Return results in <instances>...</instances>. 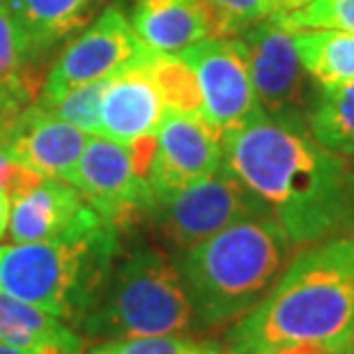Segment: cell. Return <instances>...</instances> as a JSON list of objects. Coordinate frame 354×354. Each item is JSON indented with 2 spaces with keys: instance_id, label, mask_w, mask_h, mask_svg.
<instances>
[{
  "instance_id": "6",
  "label": "cell",
  "mask_w": 354,
  "mask_h": 354,
  "mask_svg": "<svg viewBox=\"0 0 354 354\" xmlns=\"http://www.w3.org/2000/svg\"><path fill=\"white\" fill-rule=\"evenodd\" d=\"M260 214H269V209L230 173L218 168L205 180L157 198L147 218L171 249L184 253L239 218Z\"/></svg>"
},
{
  "instance_id": "14",
  "label": "cell",
  "mask_w": 354,
  "mask_h": 354,
  "mask_svg": "<svg viewBox=\"0 0 354 354\" xmlns=\"http://www.w3.org/2000/svg\"><path fill=\"white\" fill-rule=\"evenodd\" d=\"M145 58L111 76L102 92V104H99L102 136L124 145L154 136L166 115L164 99L147 72Z\"/></svg>"
},
{
  "instance_id": "8",
  "label": "cell",
  "mask_w": 354,
  "mask_h": 354,
  "mask_svg": "<svg viewBox=\"0 0 354 354\" xmlns=\"http://www.w3.org/2000/svg\"><path fill=\"white\" fill-rule=\"evenodd\" d=\"M62 182L72 184L92 209L118 230L145 221L154 203L150 184L133 168L129 145L90 136Z\"/></svg>"
},
{
  "instance_id": "27",
  "label": "cell",
  "mask_w": 354,
  "mask_h": 354,
  "mask_svg": "<svg viewBox=\"0 0 354 354\" xmlns=\"http://www.w3.org/2000/svg\"><path fill=\"white\" fill-rule=\"evenodd\" d=\"M354 232V166L350 171V225H348V235Z\"/></svg>"
},
{
  "instance_id": "21",
  "label": "cell",
  "mask_w": 354,
  "mask_h": 354,
  "mask_svg": "<svg viewBox=\"0 0 354 354\" xmlns=\"http://www.w3.org/2000/svg\"><path fill=\"white\" fill-rule=\"evenodd\" d=\"M286 30H338L354 35V0H313L286 17L272 19Z\"/></svg>"
},
{
  "instance_id": "16",
  "label": "cell",
  "mask_w": 354,
  "mask_h": 354,
  "mask_svg": "<svg viewBox=\"0 0 354 354\" xmlns=\"http://www.w3.org/2000/svg\"><path fill=\"white\" fill-rule=\"evenodd\" d=\"M0 343L28 354H83L86 338L60 317L0 290Z\"/></svg>"
},
{
  "instance_id": "20",
  "label": "cell",
  "mask_w": 354,
  "mask_h": 354,
  "mask_svg": "<svg viewBox=\"0 0 354 354\" xmlns=\"http://www.w3.org/2000/svg\"><path fill=\"white\" fill-rule=\"evenodd\" d=\"M145 67L152 81L157 83L164 99L166 113H184V115H203L201 92L196 76L180 55L147 53Z\"/></svg>"
},
{
  "instance_id": "29",
  "label": "cell",
  "mask_w": 354,
  "mask_h": 354,
  "mask_svg": "<svg viewBox=\"0 0 354 354\" xmlns=\"http://www.w3.org/2000/svg\"><path fill=\"white\" fill-rule=\"evenodd\" d=\"M218 354H239V352L230 350V348H221V350H218Z\"/></svg>"
},
{
  "instance_id": "3",
  "label": "cell",
  "mask_w": 354,
  "mask_h": 354,
  "mask_svg": "<svg viewBox=\"0 0 354 354\" xmlns=\"http://www.w3.org/2000/svg\"><path fill=\"white\" fill-rule=\"evenodd\" d=\"M295 244L274 216H246L180 253L177 269L196 329H221L244 317L272 290Z\"/></svg>"
},
{
  "instance_id": "24",
  "label": "cell",
  "mask_w": 354,
  "mask_h": 354,
  "mask_svg": "<svg viewBox=\"0 0 354 354\" xmlns=\"http://www.w3.org/2000/svg\"><path fill=\"white\" fill-rule=\"evenodd\" d=\"M203 3L214 19L216 37L239 35L272 14V0H203Z\"/></svg>"
},
{
  "instance_id": "10",
  "label": "cell",
  "mask_w": 354,
  "mask_h": 354,
  "mask_svg": "<svg viewBox=\"0 0 354 354\" xmlns=\"http://www.w3.org/2000/svg\"><path fill=\"white\" fill-rule=\"evenodd\" d=\"M223 161V133L203 115L166 113L147 173L152 198H164L214 175Z\"/></svg>"
},
{
  "instance_id": "17",
  "label": "cell",
  "mask_w": 354,
  "mask_h": 354,
  "mask_svg": "<svg viewBox=\"0 0 354 354\" xmlns=\"http://www.w3.org/2000/svg\"><path fill=\"white\" fill-rule=\"evenodd\" d=\"M14 21L26 58L44 55L76 30L86 28L99 0H3Z\"/></svg>"
},
{
  "instance_id": "13",
  "label": "cell",
  "mask_w": 354,
  "mask_h": 354,
  "mask_svg": "<svg viewBox=\"0 0 354 354\" xmlns=\"http://www.w3.org/2000/svg\"><path fill=\"white\" fill-rule=\"evenodd\" d=\"M99 218L102 216L72 184L44 177L37 187L12 203L7 232L14 244L51 242Z\"/></svg>"
},
{
  "instance_id": "18",
  "label": "cell",
  "mask_w": 354,
  "mask_h": 354,
  "mask_svg": "<svg viewBox=\"0 0 354 354\" xmlns=\"http://www.w3.org/2000/svg\"><path fill=\"white\" fill-rule=\"evenodd\" d=\"M299 62L320 88H334L354 79V35L338 30H295Z\"/></svg>"
},
{
  "instance_id": "30",
  "label": "cell",
  "mask_w": 354,
  "mask_h": 354,
  "mask_svg": "<svg viewBox=\"0 0 354 354\" xmlns=\"http://www.w3.org/2000/svg\"><path fill=\"white\" fill-rule=\"evenodd\" d=\"M350 237H354V232H352V235H350Z\"/></svg>"
},
{
  "instance_id": "25",
  "label": "cell",
  "mask_w": 354,
  "mask_h": 354,
  "mask_svg": "<svg viewBox=\"0 0 354 354\" xmlns=\"http://www.w3.org/2000/svg\"><path fill=\"white\" fill-rule=\"evenodd\" d=\"M310 3H313V0H272V14H269V19L286 17V14L301 10V7H306Z\"/></svg>"
},
{
  "instance_id": "22",
  "label": "cell",
  "mask_w": 354,
  "mask_h": 354,
  "mask_svg": "<svg viewBox=\"0 0 354 354\" xmlns=\"http://www.w3.org/2000/svg\"><path fill=\"white\" fill-rule=\"evenodd\" d=\"M218 345L189 336H138L99 341L83 354H218Z\"/></svg>"
},
{
  "instance_id": "9",
  "label": "cell",
  "mask_w": 354,
  "mask_h": 354,
  "mask_svg": "<svg viewBox=\"0 0 354 354\" xmlns=\"http://www.w3.org/2000/svg\"><path fill=\"white\" fill-rule=\"evenodd\" d=\"M177 55L196 76L203 118L221 133L265 115L239 37H207Z\"/></svg>"
},
{
  "instance_id": "11",
  "label": "cell",
  "mask_w": 354,
  "mask_h": 354,
  "mask_svg": "<svg viewBox=\"0 0 354 354\" xmlns=\"http://www.w3.org/2000/svg\"><path fill=\"white\" fill-rule=\"evenodd\" d=\"M249 74L265 115L274 120H304L299 113L304 67L292 32L265 19L239 32Z\"/></svg>"
},
{
  "instance_id": "28",
  "label": "cell",
  "mask_w": 354,
  "mask_h": 354,
  "mask_svg": "<svg viewBox=\"0 0 354 354\" xmlns=\"http://www.w3.org/2000/svg\"><path fill=\"white\" fill-rule=\"evenodd\" d=\"M0 354H28V352H21V350H17V348H10V345L0 343Z\"/></svg>"
},
{
  "instance_id": "12",
  "label": "cell",
  "mask_w": 354,
  "mask_h": 354,
  "mask_svg": "<svg viewBox=\"0 0 354 354\" xmlns=\"http://www.w3.org/2000/svg\"><path fill=\"white\" fill-rule=\"evenodd\" d=\"M88 138L90 133L30 104L0 129V150L41 177L65 180L79 161Z\"/></svg>"
},
{
  "instance_id": "7",
  "label": "cell",
  "mask_w": 354,
  "mask_h": 354,
  "mask_svg": "<svg viewBox=\"0 0 354 354\" xmlns=\"http://www.w3.org/2000/svg\"><path fill=\"white\" fill-rule=\"evenodd\" d=\"M147 53L150 51L140 44L124 12L115 5L106 7L53 62L35 104L48 106L69 90L111 79L140 62Z\"/></svg>"
},
{
  "instance_id": "23",
  "label": "cell",
  "mask_w": 354,
  "mask_h": 354,
  "mask_svg": "<svg viewBox=\"0 0 354 354\" xmlns=\"http://www.w3.org/2000/svg\"><path fill=\"white\" fill-rule=\"evenodd\" d=\"M109 81V79H106ZM106 81L90 83V86H81L76 90H69L67 95L55 99L48 106H39V109L48 111L62 122L74 124L76 129L90 133V136H102V124H99V104H102V92Z\"/></svg>"
},
{
  "instance_id": "1",
  "label": "cell",
  "mask_w": 354,
  "mask_h": 354,
  "mask_svg": "<svg viewBox=\"0 0 354 354\" xmlns=\"http://www.w3.org/2000/svg\"><path fill=\"white\" fill-rule=\"evenodd\" d=\"M221 168L265 205L295 246L348 232L352 164L317 143L304 120L263 115L225 131Z\"/></svg>"
},
{
  "instance_id": "19",
  "label": "cell",
  "mask_w": 354,
  "mask_h": 354,
  "mask_svg": "<svg viewBox=\"0 0 354 354\" xmlns=\"http://www.w3.org/2000/svg\"><path fill=\"white\" fill-rule=\"evenodd\" d=\"M306 127L317 143L354 164V79L320 88L306 113Z\"/></svg>"
},
{
  "instance_id": "5",
  "label": "cell",
  "mask_w": 354,
  "mask_h": 354,
  "mask_svg": "<svg viewBox=\"0 0 354 354\" xmlns=\"http://www.w3.org/2000/svg\"><path fill=\"white\" fill-rule=\"evenodd\" d=\"M76 329L95 343L180 336L196 331V317L173 260L157 249H136L115 265L102 299Z\"/></svg>"
},
{
  "instance_id": "4",
  "label": "cell",
  "mask_w": 354,
  "mask_h": 354,
  "mask_svg": "<svg viewBox=\"0 0 354 354\" xmlns=\"http://www.w3.org/2000/svg\"><path fill=\"white\" fill-rule=\"evenodd\" d=\"M120 256L106 218L51 242L0 246V290L79 327L102 299Z\"/></svg>"
},
{
  "instance_id": "2",
  "label": "cell",
  "mask_w": 354,
  "mask_h": 354,
  "mask_svg": "<svg viewBox=\"0 0 354 354\" xmlns=\"http://www.w3.org/2000/svg\"><path fill=\"white\" fill-rule=\"evenodd\" d=\"M225 343L239 354H354V237L322 239L290 258L272 290L232 322Z\"/></svg>"
},
{
  "instance_id": "15",
  "label": "cell",
  "mask_w": 354,
  "mask_h": 354,
  "mask_svg": "<svg viewBox=\"0 0 354 354\" xmlns=\"http://www.w3.org/2000/svg\"><path fill=\"white\" fill-rule=\"evenodd\" d=\"M129 24L145 51L177 55L216 37L214 19L203 0H136Z\"/></svg>"
},
{
  "instance_id": "26",
  "label": "cell",
  "mask_w": 354,
  "mask_h": 354,
  "mask_svg": "<svg viewBox=\"0 0 354 354\" xmlns=\"http://www.w3.org/2000/svg\"><path fill=\"white\" fill-rule=\"evenodd\" d=\"M10 209H12V201L10 196L0 189V237L7 232V225H10Z\"/></svg>"
}]
</instances>
